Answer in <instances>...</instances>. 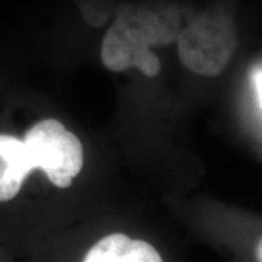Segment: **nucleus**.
<instances>
[{
    "label": "nucleus",
    "mask_w": 262,
    "mask_h": 262,
    "mask_svg": "<svg viewBox=\"0 0 262 262\" xmlns=\"http://www.w3.org/2000/svg\"><path fill=\"white\" fill-rule=\"evenodd\" d=\"M181 13L165 0L125 3L117 12L101 47L103 66L111 72L140 69L147 77L159 75L160 61L151 46H169L178 39Z\"/></svg>",
    "instance_id": "f257e3e1"
},
{
    "label": "nucleus",
    "mask_w": 262,
    "mask_h": 262,
    "mask_svg": "<svg viewBox=\"0 0 262 262\" xmlns=\"http://www.w3.org/2000/svg\"><path fill=\"white\" fill-rule=\"evenodd\" d=\"M182 64L200 76L220 75L230 63L237 37L230 16L223 10L198 13L178 35Z\"/></svg>",
    "instance_id": "f03ea898"
},
{
    "label": "nucleus",
    "mask_w": 262,
    "mask_h": 262,
    "mask_svg": "<svg viewBox=\"0 0 262 262\" xmlns=\"http://www.w3.org/2000/svg\"><path fill=\"white\" fill-rule=\"evenodd\" d=\"M24 141L34 168L41 169L56 187H70L83 168L82 143L57 120L48 118L34 124Z\"/></svg>",
    "instance_id": "7ed1b4c3"
},
{
    "label": "nucleus",
    "mask_w": 262,
    "mask_h": 262,
    "mask_svg": "<svg viewBox=\"0 0 262 262\" xmlns=\"http://www.w3.org/2000/svg\"><path fill=\"white\" fill-rule=\"evenodd\" d=\"M34 169L25 141L0 134V201H9L18 195L24 181Z\"/></svg>",
    "instance_id": "20e7f679"
},
{
    "label": "nucleus",
    "mask_w": 262,
    "mask_h": 262,
    "mask_svg": "<svg viewBox=\"0 0 262 262\" xmlns=\"http://www.w3.org/2000/svg\"><path fill=\"white\" fill-rule=\"evenodd\" d=\"M84 262H160V253L147 242L131 239L127 234L105 236L84 255Z\"/></svg>",
    "instance_id": "39448f33"
},
{
    "label": "nucleus",
    "mask_w": 262,
    "mask_h": 262,
    "mask_svg": "<svg viewBox=\"0 0 262 262\" xmlns=\"http://www.w3.org/2000/svg\"><path fill=\"white\" fill-rule=\"evenodd\" d=\"M255 84H256L258 96H259V101H261V105H262V72L255 76Z\"/></svg>",
    "instance_id": "423d86ee"
},
{
    "label": "nucleus",
    "mask_w": 262,
    "mask_h": 262,
    "mask_svg": "<svg viewBox=\"0 0 262 262\" xmlns=\"http://www.w3.org/2000/svg\"><path fill=\"white\" fill-rule=\"evenodd\" d=\"M255 255H256V259L262 262V239L261 242L258 244V246H256V252H255Z\"/></svg>",
    "instance_id": "0eeeda50"
}]
</instances>
